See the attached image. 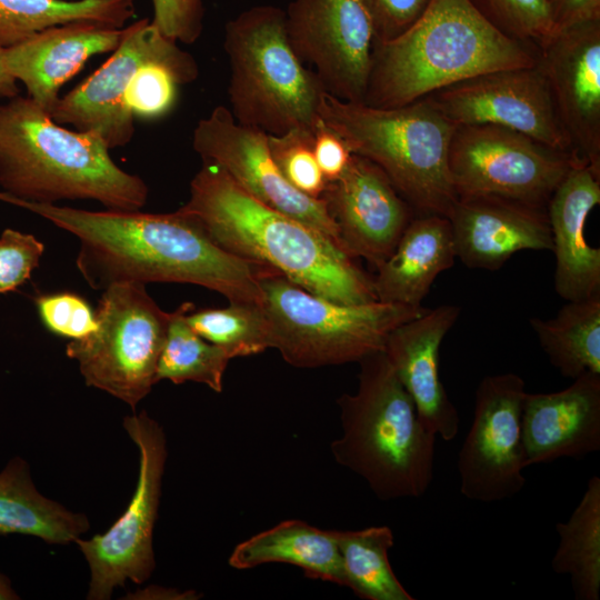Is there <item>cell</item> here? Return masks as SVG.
Returning a JSON list of instances; mask_svg holds the SVG:
<instances>
[{
  "mask_svg": "<svg viewBox=\"0 0 600 600\" xmlns=\"http://www.w3.org/2000/svg\"><path fill=\"white\" fill-rule=\"evenodd\" d=\"M271 348L292 367L359 362L381 351L389 333L422 314V306L371 301L340 303L316 296L266 268L260 277Z\"/></svg>",
  "mask_w": 600,
  "mask_h": 600,
  "instance_id": "8",
  "label": "cell"
},
{
  "mask_svg": "<svg viewBox=\"0 0 600 600\" xmlns=\"http://www.w3.org/2000/svg\"><path fill=\"white\" fill-rule=\"evenodd\" d=\"M321 199L337 226L342 249L376 269L393 252L414 217L387 174L354 153L346 171L327 182Z\"/></svg>",
  "mask_w": 600,
  "mask_h": 600,
  "instance_id": "18",
  "label": "cell"
},
{
  "mask_svg": "<svg viewBox=\"0 0 600 600\" xmlns=\"http://www.w3.org/2000/svg\"><path fill=\"white\" fill-rule=\"evenodd\" d=\"M347 588L366 600H413L394 574L388 552L394 543L388 526L332 530Z\"/></svg>",
  "mask_w": 600,
  "mask_h": 600,
  "instance_id": "30",
  "label": "cell"
},
{
  "mask_svg": "<svg viewBox=\"0 0 600 600\" xmlns=\"http://www.w3.org/2000/svg\"><path fill=\"white\" fill-rule=\"evenodd\" d=\"M192 148L203 162L221 167L253 198L321 231L342 249L323 200L301 193L284 179L271 156L268 133L240 124L230 109L218 106L198 121Z\"/></svg>",
  "mask_w": 600,
  "mask_h": 600,
  "instance_id": "16",
  "label": "cell"
},
{
  "mask_svg": "<svg viewBox=\"0 0 600 600\" xmlns=\"http://www.w3.org/2000/svg\"><path fill=\"white\" fill-rule=\"evenodd\" d=\"M89 527L86 514L72 512L38 491L24 459L14 457L0 471V536L26 534L68 544Z\"/></svg>",
  "mask_w": 600,
  "mask_h": 600,
  "instance_id": "26",
  "label": "cell"
},
{
  "mask_svg": "<svg viewBox=\"0 0 600 600\" xmlns=\"http://www.w3.org/2000/svg\"><path fill=\"white\" fill-rule=\"evenodd\" d=\"M153 20L162 34L186 44L196 42L203 30L202 0H151Z\"/></svg>",
  "mask_w": 600,
  "mask_h": 600,
  "instance_id": "38",
  "label": "cell"
},
{
  "mask_svg": "<svg viewBox=\"0 0 600 600\" xmlns=\"http://www.w3.org/2000/svg\"><path fill=\"white\" fill-rule=\"evenodd\" d=\"M196 79L197 77L166 63H144L131 77L123 94V103L133 117H161L174 106L178 88Z\"/></svg>",
  "mask_w": 600,
  "mask_h": 600,
  "instance_id": "33",
  "label": "cell"
},
{
  "mask_svg": "<svg viewBox=\"0 0 600 600\" xmlns=\"http://www.w3.org/2000/svg\"><path fill=\"white\" fill-rule=\"evenodd\" d=\"M359 1L369 17L374 42H386L402 34L422 16L430 3V0Z\"/></svg>",
  "mask_w": 600,
  "mask_h": 600,
  "instance_id": "39",
  "label": "cell"
},
{
  "mask_svg": "<svg viewBox=\"0 0 600 600\" xmlns=\"http://www.w3.org/2000/svg\"><path fill=\"white\" fill-rule=\"evenodd\" d=\"M284 12L291 47L324 90L343 101L363 102L374 37L361 2L292 0Z\"/></svg>",
  "mask_w": 600,
  "mask_h": 600,
  "instance_id": "14",
  "label": "cell"
},
{
  "mask_svg": "<svg viewBox=\"0 0 600 600\" xmlns=\"http://www.w3.org/2000/svg\"><path fill=\"white\" fill-rule=\"evenodd\" d=\"M228 563L248 570L268 563H287L311 579L347 587L341 557L332 530L289 519L238 543Z\"/></svg>",
  "mask_w": 600,
  "mask_h": 600,
  "instance_id": "25",
  "label": "cell"
},
{
  "mask_svg": "<svg viewBox=\"0 0 600 600\" xmlns=\"http://www.w3.org/2000/svg\"><path fill=\"white\" fill-rule=\"evenodd\" d=\"M182 210L223 250L340 303L377 301L372 278L321 231L249 194L221 167L203 162Z\"/></svg>",
  "mask_w": 600,
  "mask_h": 600,
  "instance_id": "2",
  "label": "cell"
},
{
  "mask_svg": "<svg viewBox=\"0 0 600 600\" xmlns=\"http://www.w3.org/2000/svg\"><path fill=\"white\" fill-rule=\"evenodd\" d=\"M550 363L567 378L600 373V294L568 301L550 319L530 318Z\"/></svg>",
  "mask_w": 600,
  "mask_h": 600,
  "instance_id": "27",
  "label": "cell"
},
{
  "mask_svg": "<svg viewBox=\"0 0 600 600\" xmlns=\"http://www.w3.org/2000/svg\"><path fill=\"white\" fill-rule=\"evenodd\" d=\"M460 312L453 304L427 309L394 328L383 348L420 420L446 441L457 437L460 419L440 379L439 351Z\"/></svg>",
  "mask_w": 600,
  "mask_h": 600,
  "instance_id": "20",
  "label": "cell"
},
{
  "mask_svg": "<svg viewBox=\"0 0 600 600\" xmlns=\"http://www.w3.org/2000/svg\"><path fill=\"white\" fill-rule=\"evenodd\" d=\"M184 319L194 332L222 348L231 359L271 348L270 327L262 306L229 302L223 308L192 309Z\"/></svg>",
  "mask_w": 600,
  "mask_h": 600,
  "instance_id": "32",
  "label": "cell"
},
{
  "mask_svg": "<svg viewBox=\"0 0 600 600\" xmlns=\"http://www.w3.org/2000/svg\"><path fill=\"white\" fill-rule=\"evenodd\" d=\"M554 33L577 24L600 21V0H548Z\"/></svg>",
  "mask_w": 600,
  "mask_h": 600,
  "instance_id": "41",
  "label": "cell"
},
{
  "mask_svg": "<svg viewBox=\"0 0 600 600\" xmlns=\"http://www.w3.org/2000/svg\"><path fill=\"white\" fill-rule=\"evenodd\" d=\"M133 16V0H0V46L9 48L72 22L121 29Z\"/></svg>",
  "mask_w": 600,
  "mask_h": 600,
  "instance_id": "28",
  "label": "cell"
},
{
  "mask_svg": "<svg viewBox=\"0 0 600 600\" xmlns=\"http://www.w3.org/2000/svg\"><path fill=\"white\" fill-rule=\"evenodd\" d=\"M18 81L8 71L4 60V48L0 46V98L10 99L18 96Z\"/></svg>",
  "mask_w": 600,
  "mask_h": 600,
  "instance_id": "42",
  "label": "cell"
},
{
  "mask_svg": "<svg viewBox=\"0 0 600 600\" xmlns=\"http://www.w3.org/2000/svg\"><path fill=\"white\" fill-rule=\"evenodd\" d=\"M193 308L192 303L184 302L171 312L158 360L156 382L163 379L176 384L193 381L220 393L231 358L222 348L204 340L190 328L184 314Z\"/></svg>",
  "mask_w": 600,
  "mask_h": 600,
  "instance_id": "31",
  "label": "cell"
},
{
  "mask_svg": "<svg viewBox=\"0 0 600 600\" xmlns=\"http://www.w3.org/2000/svg\"><path fill=\"white\" fill-rule=\"evenodd\" d=\"M600 203V176L577 162L566 173L547 203L556 256L554 289L567 301L600 294V249L590 246L586 226Z\"/></svg>",
  "mask_w": 600,
  "mask_h": 600,
  "instance_id": "22",
  "label": "cell"
},
{
  "mask_svg": "<svg viewBox=\"0 0 600 600\" xmlns=\"http://www.w3.org/2000/svg\"><path fill=\"white\" fill-rule=\"evenodd\" d=\"M44 246L34 236L6 229L0 236V294L17 290L39 266Z\"/></svg>",
  "mask_w": 600,
  "mask_h": 600,
  "instance_id": "37",
  "label": "cell"
},
{
  "mask_svg": "<svg viewBox=\"0 0 600 600\" xmlns=\"http://www.w3.org/2000/svg\"><path fill=\"white\" fill-rule=\"evenodd\" d=\"M123 28L93 22H72L46 29L16 46L4 48L10 74L49 113L62 86L94 54L112 52Z\"/></svg>",
  "mask_w": 600,
  "mask_h": 600,
  "instance_id": "23",
  "label": "cell"
},
{
  "mask_svg": "<svg viewBox=\"0 0 600 600\" xmlns=\"http://www.w3.org/2000/svg\"><path fill=\"white\" fill-rule=\"evenodd\" d=\"M577 162L568 152L489 124L456 127L448 156L458 197L493 196L539 207H547Z\"/></svg>",
  "mask_w": 600,
  "mask_h": 600,
  "instance_id": "11",
  "label": "cell"
},
{
  "mask_svg": "<svg viewBox=\"0 0 600 600\" xmlns=\"http://www.w3.org/2000/svg\"><path fill=\"white\" fill-rule=\"evenodd\" d=\"M456 258L449 219L417 213L393 252L376 269L372 286L377 300L420 307L436 278L453 267Z\"/></svg>",
  "mask_w": 600,
  "mask_h": 600,
  "instance_id": "24",
  "label": "cell"
},
{
  "mask_svg": "<svg viewBox=\"0 0 600 600\" xmlns=\"http://www.w3.org/2000/svg\"><path fill=\"white\" fill-rule=\"evenodd\" d=\"M98 328L71 340L66 353L79 364L89 387L136 409L156 384L171 312L148 294L146 284L116 283L103 290L96 311Z\"/></svg>",
  "mask_w": 600,
  "mask_h": 600,
  "instance_id": "9",
  "label": "cell"
},
{
  "mask_svg": "<svg viewBox=\"0 0 600 600\" xmlns=\"http://www.w3.org/2000/svg\"><path fill=\"white\" fill-rule=\"evenodd\" d=\"M223 47L237 122L268 134L313 129L326 90L291 47L282 9L261 4L244 10L227 22Z\"/></svg>",
  "mask_w": 600,
  "mask_h": 600,
  "instance_id": "7",
  "label": "cell"
},
{
  "mask_svg": "<svg viewBox=\"0 0 600 600\" xmlns=\"http://www.w3.org/2000/svg\"><path fill=\"white\" fill-rule=\"evenodd\" d=\"M271 156L284 179L301 193L320 199L327 181L312 148V130L296 128L268 134Z\"/></svg>",
  "mask_w": 600,
  "mask_h": 600,
  "instance_id": "34",
  "label": "cell"
},
{
  "mask_svg": "<svg viewBox=\"0 0 600 600\" xmlns=\"http://www.w3.org/2000/svg\"><path fill=\"white\" fill-rule=\"evenodd\" d=\"M0 201L29 210L80 241L77 268L103 291L116 283L178 282L204 287L229 302L262 306V266L219 247L181 208L171 213L88 211L23 201L0 191Z\"/></svg>",
  "mask_w": 600,
  "mask_h": 600,
  "instance_id": "1",
  "label": "cell"
},
{
  "mask_svg": "<svg viewBox=\"0 0 600 600\" xmlns=\"http://www.w3.org/2000/svg\"><path fill=\"white\" fill-rule=\"evenodd\" d=\"M358 388L337 400L341 434L334 461L361 477L382 501L420 498L433 479L436 439L383 350L359 362Z\"/></svg>",
  "mask_w": 600,
  "mask_h": 600,
  "instance_id": "5",
  "label": "cell"
},
{
  "mask_svg": "<svg viewBox=\"0 0 600 600\" xmlns=\"http://www.w3.org/2000/svg\"><path fill=\"white\" fill-rule=\"evenodd\" d=\"M506 34L537 47L554 34L548 0H471Z\"/></svg>",
  "mask_w": 600,
  "mask_h": 600,
  "instance_id": "35",
  "label": "cell"
},
{
  "mask_svg": "<svg viewBox=\"0 0 600 600\" xmlns=\"http://www.w3.org/2000/svg\"><path fill=\"white\" fill-rule=\"evenodd\" d=\"M312 148L327 182L337 180L346 171L353 156L344 140L320 117L312 129Z\"/></svg>",
  "mask_w": 600,
  "mask_h": 600,
  "instance_id": "40",
  "label": "cell"
},
{
  "mask_svg": "<svg viewBox=\"0 0 600 600\" xmlns=\"http://www.w3.org/2000/svg\"><path fill=\"white\" fill-rule=\"evenodd\" d=\"M558 547L552 570L569 574L577 600L600 597V477L589 479L587 488L569 519L558 522Z\"/></svg>",
  "mask_w": 600,
  "mask_h": 600,
  "instance_id": "29",
  "label": "cell"
},
{
  "mask_svg": "<svg viewBox=\"0 0 600 600\" xmlns=\"http://www.w3.org/2000/svg\"><path fill=\"white\" fill-rule=\"evenodd\" d=\"M96 131H71L29 97L0 104V186L29 202L97 200L109 210L142 208L147 183L122 170Z\"/></svg>",
  "mask_w": 600,
  "mask_h": 600,
  "instance_id": "4",
  "label": "cell"
},
{
  "mask_svg": "<svg viewBox=\"0 0 600 600\" xmlns=\"http://www.w3.org/2000/svg\"><path fill=\"white\" fill-rule=\"evenodd\" d=\"M538 48L571 153L600 176V21L558 31Z\"/></svg>",
  "mask_w": 600,
  "mask_h": 600,
  "instance_id": "17",
  "label": "cell"
},
{
  "mask_svg": "<svg viewBox=\"0 0 600 600\" xmlns=\"http://www.w3.org/2000/svg\"><path fill=\"white\" fill-rule=\"evenodd\" d=\"M318 114L387 174L414 212L448 218L458 199L448 164L456 126L428 100L378 108L323 91Z\"/></svg>",
  "mask_w": 600,
  "mask_h": 600,
  "instance_id": "6",
  "label": "cell"
},
{
  "mask_svg": "<svg viewBox=\"0 0 600 600\" xmlns=\"http://www.w3.org/2000/svg\"><path fill=\"white\" fill-rule=\"evenodd\" d=\"M123 428L140 456L131 501L106 532L74 541L90 569L89 600H108L127 580L143 583L156 569L152 537L168 454L167 439L162 427L144 410L124 417Z\"/></svg>",
  "mask_w": 600,
  "mask_h": 600,
  "instance_id": "10",
  "label": "cell"
},
{
  "mask_svg": "<svg viewBox=\"0 0 600 600\" xmlns=\"http://www.w3.org/2000/svg\"><path fill=\"white\" fill-rule=\"evenodd\" d=\"M423 99L456 127L497 126L572 154L548 83L537 63L481 73Z\"/></svg>",
  "mask_w": 600,
  "mask_h": 600,
  "instance_id": "15",
  "label": "cell"
},
{
  "mask_svg": "<svg viewBox=\"0 0 600 600\" xmlns=\"http://www.w3.org/2000/svg\"><path fill=\"white\" fill-rule=\"evenodd\" d=\"M39 317L46 328L54 334L80 340L98 328L96 312L80 296L58 292L36 299Z\"/></svg>",
  "mask_w": 600,
  "mask_h": 600,
  "instance_id": "36",
  "label": "cell"
},
{
  "mask_svg": "<svg viewBox=\"0 0 600 600\" xmlns=\"http://www.w3.org/2000/svg\"><path fill=\"white\" fill-rule=\"evenodd\" d=\"M19 594L12 587L10 579L0 572V600H17Z\"/></svg>",
  "mask_w": 600,
  "mask_h": 600,
  "instance_id": "43",
  "label": "cell"
},
{
  "mask_svg": "<svg viewBox=\"0 0 600 600\" xmlns=\"http://www.w3.org/2000/svg\"><path fill=\"white\" fill-rule=\"evenodd\" d=\"M448 219L457 258L470 269L498 270L517 252L552 250L547 207L461 196Z\"/></svg>",
  "mask_w": 600,
  "mask_h": 600,
  "instance_id": "19",
  "label": "cell"
},
{
  "mask_svg": "<svg viewBox=\"0 0 600 600\" xmlns=\"http://www.w3.org/2000/svg\"><path fill=\"white\" fill-rule=\"evenodd\" d=\"M524 380L512 372L484 377L476 390L473 420L458 454L460 492L494 502L524 487L521 432Z\"/></svg>",
  "mask_w": 600,
  "mask_h": 600,
  "instance_id": "13",
  "label": "cell"
},
{
  "mask_svg": "<svg viewBox=\"0 0 600 600\" xmlns=\"http://www.w3.org/2000/svg\"><path fill=\"white\" fill-rule=\"evenodd\" d=\"M161 62L198 78L196 59L167 38L149 20L123 28L111 57L69 93L60 97L50 116L59 124L98 132L109 149L124 147L134 133V117L123 103L126 88L144 63Z\"/></svg>",
  "mask_w": 600,
  "mask_h": 600,
  "instance_id": "12",
  "label": "cell"
},
{
  "mask_svg": "<svg viewBox=\"0 0 600 600\" xmlns=\"http://www.w3.org/2000/svg\"><path fill=\"white\" fill-rule=\"evenodd\" d=\"M521 432L527 467L599 451L600 373L586 372L557 392H527Z\"/></svg>",
  "mask_w": 600,
  "mask_h": 600,
  "instance_id": "21",
  "label": "cell"
},
{
  "mask_svg": "<svg viewBox=\"0 0 600 600\" xmlns=\"http://www.w3.org/2000/svg\"><path fill=\"white\" fill-rule=\"evenodd\" d=\"M536 63L529 43L502 32L471 0H430L407 31L373 43L362 103L400 107L481 73Z\"/></svg>",
  "mask_w": 600,
  "mask_h": 600,
  "instance_id": "3",
  "label": "cell"
}]
</instances>
